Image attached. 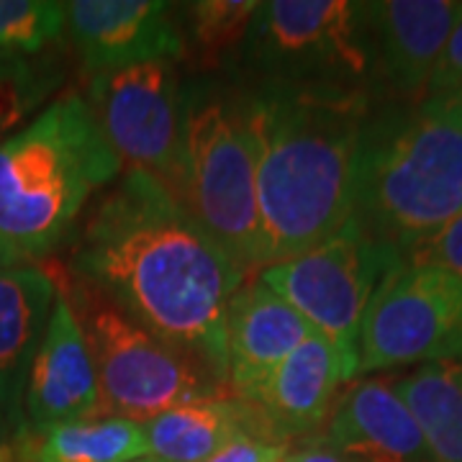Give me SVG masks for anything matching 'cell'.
Here are the masks:
<instances>
[{
    "instance_id": "obj_3",
    "label": "cell",
    "mask_w": 462,
    "mask_h": 462,
    "mask_svg": "<svg viewBox=\"0 0 462 462\" xmlns=\"http://www.w3.org/2000/svg\"><path fill=\"white\" fill-rule=\"evenodd\" d=\"M124 162L80 93L54 98L0 144V236L18 254L62 247L88 200L121 178Z\"/></svg>"
},
{
    "instance_id": "obj_2",
    "label": "cell",
    "mask_w": 462,
    "mask_h": 462,
    "mask_svg": "<svg viewBox=\"0 0 462 462\" xmlns=\"http://www.w3.org/2000/svg\"><path fill=\"white\" fill-rule=\"evenodd\" d=\"M260 206V260H291L355 218L370 103L254 88L242 98ZM260 267V270H263Z\"/></svg>"
},
{
    "instance_id": "obj_8",
    "label": "cell",
    "mask_w": 462,
    "mask_h": 462,
    "mask_svg": "<svg viewBox=\"0 0 462 462\" xmlns=\"http://www.w3.org/2000/svg\"><path fill=\"white\" fill-rule=\"evenodd\" d=\"M403 263L401 252L375 239L357 218L342 231L291 260L267 264L257 278L291 303L355 370L360 329L383 278Z\"/></svg>"
},
{
    "instance_id": "obj_26",
    "label": "cell",
    "mask_w": 462,
    "mask_h": 462,
    "mask_svg": "<svg viewBox=\"0 0 462 462\" xmlns=\"http://www.w3.org/2000/svg\"><path fill=\"white\" fill-rule=\"evenodd\" d=\"M285 452V445L267 442L257 434H239L229 445L221 447L216 455L203 462H278Z\"/></svg>"
},
{
    "instance_id": "obj_18",
    "label": "cell",
    "mask_w": 462,
    "mask_h": 462,
    "mask_svg": "<svg viewBox=\"0 0 462 462\" xmlns=\"http://www.w3.org/2000/svg\"><path fill=\"white\" fill-rule=\"evenodd\" d=\"M142 430L147 457L154 462H203L239 434L275 442L257 409L234 393L172 406L144 421Z\"/></svg>"
},
{
    "instance_id": "obj_10",
    "label": "cell",
    "mask_w": 462,
    "mask_h": 462,
    "mask_svg": "<svg viewBox=\"0 0 462 462\" xmlns=\"http://www.w3.org/2000/svg\"><path fill=\"white\" fill-rule=\"evenodd\" d=\"M124 170H142L175 193L188 85L178 62L88 75L80 93Z\"/></svg>"
},
{
    "instance_id": "obj_22",
    "label": "cell",
    "mask_w": 462,
    "mask_h": 462,
    "mask_svg": "<svg viewBox=\"0 0 462 462\" xmlns=\"http://www.w3.org/2000/svg\"><path fill=\"white\" fill-rule=\"evenodd\" d=\"M257 8H260L257 0L185 3L180 5L185 42L190 39L206 62H218L224 54L242 50Z\"/></svg>"
},
{
    "instance_id": "obj_12",
    "label": "cell",
    "mask_w": 462,
    "mask_h": 462,
    "mask_svg": "<svg viewBox=\"0 0 462 462\" xmlns=\"http://www.w3.org/2000/svg\"><path fill=\"white\" fill-rule=\"evenodd\" d=\"M460 14L462 0L365 3L380 90L424 100L431 72Z\"/></svg>"
},
{
    "instance_id": "obj_7",
    "label": "cell",
    "mask_w": 462,
    "mask_h": 462,
    "mask_svg": "<svg viewBox=\"0 0 462 462\" xmlns=\"http://www.w3.org/2000/svg\"><path fill=\"white\" fill-rule=\"evenodd\" d=\"M62 293L90 349L100 416H121L144 424L188 401L234 393L229 383L208 365L142 327L93 285L75 278V285Z\"/></svg>"
},
{
    "instance_id": "obj_27",
    "label": "cell",
    "mask_w": 462,
    "mask_h": 462,
    "mask_svg": "<svg viewBox=\"0 0 462 462\" xmlns=\"http://www.w3.org/2000/svg\"><path fill=\"white\" fill-rule=\"evenodd\" d=\"M281 462H352L346 455H342L334 445L327 442L321 431L309 434L298 439V445H285Z\"/></svg>"
},
{
    "instance_id": "obj_17",
    "label": "cell",
    "mask_w": 462,
    "mask_h": 462,
    "mask_svg": "<svg viewBox=\"0 0 462 462\" xmlns=\"http://www.w3.org/2000/svg\"><path fill=\"white\" fill-rule=\"evenodd\" d=\"M60 285L39 264L0 267V409L16 434L23 427V393Z\"/></svg>"
},
{
    "instance_id": "obj_5",
    "label": "cell",
    "mask_w": 462,
    "mask_h": 462,
    "mask_svg": "<svg viewBox=\"0 0 462 462\" xmlns=\"http://www.w3.org/2000/svg\"><path fill=\"white\" fill-rule=\"evenodd\" d=\"M239 54L257 88L370 106L383 93L365 3L355 0L260 3Z\"/></svg>"
},
{
    "instance_id": "obj_32",
    "label": "cell",
    "mask_w": 462,
    "mask_h": 462,
    "mask_svg": "<svg viewBox=\"0 0 462 462\" xmlns=\"http://www.w3.org/2000/svg\"><path fill=\"white\" fill-rule=\"evenodd\" d=\"M278 462H281V460H278Z\"/></svg>"
},
{
    "instance_id": "obj_9",
    "label": "cell",
    "mask_w": 462,
    "mask_h": 462,
    "mask_svg": "<svg viewBox=\"0 0 462 462\" xmlns=\"http://www.w3.org/2000/svg\"><path fill=\"white\" fill-rule=\"evenodd\" d=\"M357 378L462 355V281L401 263L378 285L360 329Z\"/></svg>"
},
{
    "instance_id": "obj_24",
    "label": "cell",
    "mask_w": 462,
    "mask_h": 462,
    "mask_svg": "<svg viewBox=\"0 0 462 462\" xmlns=\"http://www.w3.org/2000/svg\"><path fill=\"white\" fill-rule=\"evenodd\" d=\"M403 263L437 267L462 281V214L401 252Z\"/></svg>"
},
{
    "instance_id": "obj_1",
    "label": "cell",
    "mask_w": 462,
    "mask_h": 462,
    "mask_svg": "<svg viewBox=\"0 0 462 462\" xmlns=\"http://www.w3.org/2000/svg\"><path fill=\"white\" fill-rule=\"evenodd\" d=\"M72 273L229 383L224 316L247 275L165 182L124 170L85 218Z\"/></svg>"
},
{
    "instance_id": "obj_29",
    "label": "cell",
    "mask_w": 462,
    "mask_h": 462,
    "mask_svg": "<svg viewBox=\"0 0 462 462\" xmlns=\"http://www.w3.org/2000/svg\"><path fill=\"white\" fill-rule=\"evenodd\" d=\"M11 437H14V430H11V424H8L5 413H3V409H0V457H3L5 447H8V442H11Z\"/></svg>"
},
{
    "instance_id": "obj_28",
    "label": "cell",
    "mask_w": 462,
    "mask_h": 462,
    "mask_svg": "<svg viewBox=\"0 0 462 462\" xmlns=\"http://www.w3.org/2000/svg\"><path fill=\"white\" fill-rule=\"evenodd\" d=\"M26 263L21 254H18L16 247H11L3 236H0V267H11V264H21Z\"/></svg>"
},
{
    "instance_id": "obj_20",
    "label": "cell",
    "mask_w": 462,
    "mask_h": 462,
    "mask_svg": "<svg viewBox=\"0 0 462 462\" xmlns=\"http://www.w3.org/2000/svg\"><path fill=\"white\" fill-rule=\"evenodd\" d=\"M439 462H462V355L416 365L396 383Z\"/></svg>"
},
{
    "instance_id": "obj_23",
    "label": "cell",
    "mask_w": 462,
    "mask_h": 462,
    "mask_svg": "<svg viewBox=\"0 0 462 462\" xmlns=\"http://www.w3.org/2000/svg\"><path fill=\"white\" fill-rule=\"evenodd\" d=\"M65 33V3L0 0V51L44 54Z\"/></svg>"
},
{
    "instance_id": "obj_31",
    "label": "cell",
    "mask_w": 462,
    "mask_h": 462,
    "mask_svg": "<svg viewBox=\"0 0 462 462\" xmlns=\"http://www.w3.org/2000/svg\"><path fill=\"white\" fill-rule=\"evenodd\" d=\"M136 462H154V460H149V457H147V460H136Z\"/></svg>"
},
{
    "instance_id": "obj_15",
    "label": "cell",
    "mask_w": 462,
    "mask_h": 462,
    "mask_svg": "<svg viewBox=\"0 0 462 462\" xmlns=\"http://www.w3.org/2000/svg\"><path fill=\"white\" fill-rule=\"evenodd\" d=\"M98 416V380L90 349L85 345L80 321L60 288L50 327L26 380L23 424L50 427Z\"/></svg>"
},
{
    "instance_id": "obj_19",
    "label": "cell",
    "mask_w": 462,
    "mask_h": 462,
    "mask_svg": "<svg viewBox=\"0 0 462 462\" xmlns=\"http://www.w3.org/2000/svg\"><path fill=\"white\" fill-rule=\"evenodd\" d=\"M147 460L139 421L98 416L50 427L23 424L11 437L0 462H136Z\"/></svg>"
},
{
    "instance_id": "obj_13",
    "label": "cell",
    "mask_w": 462,
    "mask_h": 462,
    "mask_svg": "<svg viewBox=\"0 0 462 462\" xmlns=\"http://www.w3.org/2000/svg\"><path fill=\"white\" fill-rule=\"evenodd\" d=\"M355 380V370L321 337L311 334L257 388L252 403L278 445L324 430L339 388Z\"/></svg>"
},
{
    "instance_id": "obj_21",
    "label": "cell",
    "mask_w": 462,
    "mask_h": 462,
    "mask_svg": "<svg viewBox=\"0 0 462 462\" xmlns=\"http://www.w3.org/2000/svg\"><path fill=\"white\" fill-rule=\"evenodd\" d=\"M62 83L65 69L47 51H0V144L42 114Z\"/></svg>"
},
{
    "instance_id": "obj_14",
    "label": "cell",
    "mask_w": 462,
    "mask_h": 462,
    "mask_svg": "<svg viewBox=\"0 0 462 462\" xmlns=\"http://www.w3.org/2000/svg\"><path fill=\"white\" fill-rule=\"evenodd\" d=\"M321 434L352 462H439L411 409L388 380H349Z\"/></svg>"
},
{
    "instance_id": "obj_11",
    "label": "cell",
    "mask_w": 462,
    "mask_h": 462,
    "mask_svg": "<svg viewBox=\"0 0 462 462\" xmlns=\"http://www.w3.org/2000/svg\"><path fill=\"white\" fill-rule=\"evenodd\" d=\"M65 33L85 75L149 62H180L188 54L180 5L162 0H72Z\"/></svg>"
},
{
    "instance_id": "obj_30",
    "label": "cell",
    "mask_w": 462,
    "mask_h": 462,
    "mask_svg": "<svg viewBox=\"0 0 462 462\" xmlns=\"http://www.w3.org/2000/svg\"><path fill=\"white\" fill-rule=\"evenodd\" d=\"M442 100H449L452 106H457V108H460V111H462V93H457V96H452V98H442Z\"/></svg>"
},
{
    "instance_id": "obj_16",
    "label": "cell",
    "mask_w": 462,
    "mask_h": 462,
    "mask_svg": "<svg viewBox=\"0 0 462 462\" xmlns=\"http://www.w3.org/2000/svg\"><path fill=\"white\" fill-rule=\"evenodd\" d=\"M224 334L229 388L252 401L263 380L314 329L257 275H249L226 303Z\"/></svg>"
},
{
    "instance_id": "obj_6",
    "label": "cell",
    "mask_w": 462,
    "mask_h": 462,
    "mask_svg": "<svg viewBox=\"0 0 462 462\" xmlns=\"http://www.w3.org/2000/svg\"><path fill=\"white\" fill-rule=\"evenodd\" d=\"M175 196L245 275H257V165L242 98L188 85Z\"/></svg>"
},
{
    "instance_id": "obj_25",
    "label": "cell",
    "mask_w": 462,
    "mask_h": 462,
    "mask_svg": "<svg viewBox=\"0 0 462 462\" xmlns=\"http://www.w3.org/2000/svg\"><path fill=\"white\" fill-rule=\"evenodd\" d=\"M457 93H462V14L455 23V29L449 32V39H447L445 50L439 54V62L431 72L424 98L442 100L452 98Z\"/></svg>"
},
{
    "instance_id": "obj_4",
    "label": "cell",
    "mask_w": 462,
    "mask_h": 462,
    "mask_svg": "<svg viewBox=\"0 0 462 462\" xmlns=\"http://www.w3.org/2000/svg\"><path fill=\"white\" fill-rule=\"evenodd\" d=\"M462 214V111L449 100L365 121L355 218L398 252Z\"/></svg>"
}]
</instances>
